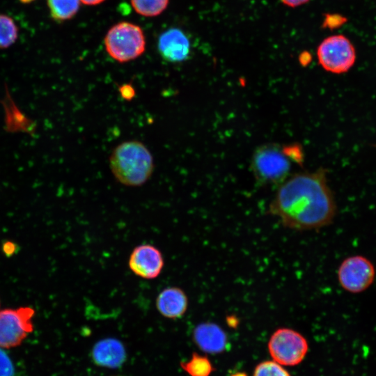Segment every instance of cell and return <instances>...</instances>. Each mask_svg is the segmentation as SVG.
I'll list each match as a JSON object with an SVG mask.
<instances>
[{"instance_id":"ffe728a7","label":"cell","mask_w":376,"mask_h":376,"mask_svg":"<svg viewBox=\"0 0 376 376\" xmlns=\"http://www.w3.org/2000/svg\"><path fill=\"white\" fill-rule=\"evenodd\" d=\"M11 363L7 356L0 350V376L11 375Z\"/></svg>"},{"instance_id":"8992f818","label":"cell","mask_w":376,"mask_h":376,"mask_svg":"<svg viewBox=\"0 0 376 376\" xmlns=\"http://www.w3.org/2000/svg\"><path fill=\"white\" fill-rule=\"evenodd\" d=\"M317 56L320 65L326 71L342 74L354 65L356 52L347 37L335 35L322 41L317 49Z\"/></svg>"},{"instance_id":"30bf717a","label":"cell","mask_w":376,"mask_h":376,"mask_svg":"<svg viewBox=\"0 0 376 376\" xmlns=\"http://www.w3.org/2000/svg\"><path fill=\"white\" fill-rule=\"evenodd\" d=\"M193 340L196 346L207 354H219L227 347L228 339L225 331L212 322H202L193 331Z\"/></svg>"},{"instance_id":"ac0fdd59","label":"cell","mask_w":376,"mask_h":376,"mask_svg":"<svg viewBox=\"0 0 376 376\" xmlns=\"http://www.w3.org/2000/svg\"><path fill=\"white\" fill-rule=\"evenodd\" d=\"M253 376H291L282 365L275 361H264L259 363L253 370Z\"/></svg>"},{"instance_id":"2e32d148","label":"cell","mask_w":376,"mask_h":376,"mask_svg":"<svg viewBox=\"0 0 376 376\" xmlns=\"http://www.w3.org/2000/svg\"><path fill=\"white\" fill-rule=\"evenodd\" d=\"M169 0H130L134 10L144 17H155L167 8Z\"/></svg>"},{"instance_id":"3957f363","label":"cell","mask_w":376,"mask_h":376,"mask_svg":"<svg viewBox=\"0 0 376 376\" xmlns=\"http://www.w3.org/2000/svg\"><path fill=\"white\" fill-rule=\"evenodd\" d=\"M109 164L116 180L129 187L146 183L154 169L153 157L148 148L133 140L123 142L113 149Z\"/></svg>"},{"instance_id":"9c48e42d","label":"cell","mask_w":376,"mask_h":376,"mask_svg":"<svg viewBox=\"0 0 376 376\" xmlns=\"http://www.w3.org/2000/svg\"><path fill=\"white\" fill-rule=\"evenodd\" d=\"M128 265L135 275L145 279H153L162 272L164 260L158 248L152 244H143L132 250Z\"/></svg>"},{"instance_id":"7402d4cb","label":"cell","mask_w":376,"mask_h":376,"mask_svg":"<svg viewBox=\"0 0 376 376\" xmlns=\"http://www.w3.org/2000/svg\"><path fill=\"white\" fill-rule=\"evenodd\" d=\"M282 3L290 7H297L303 5L310 0H281Z\"/></svg>"},{"instance_id":"d4e9b609","label":"cell","mask_w":376,"mask_h":376,"mask_svg":"<svg viewBox=\"0 0 376 376\" xmlns=\"http://www.w3.org/2000/svg\"><path fill=\"white\" fill-rule=\"evenodd\" d=\"M232 376H246V375L244 373H237L235 374L232 375Z\"/></svg>"},{"instance_id":"4fadbf2b","label":"cell","mask_w":376,"mask_h":376,"mask_svg":"<svg viewBox=\"0 0 376 376\" xmlns=\"http://www.w3.org/2000/svg\"><path fill=\"white\" fill-rule=\"evenodd\" d=\"M156 308L164 318L178 319L182 318L188 308V298L185 292L178 287L163 289L156 298Z\"/></svg>"},{"instance_id":"7c38bea8","label":"cell","mask_w":376,"mask_h":376,"mask_svg":"<svg viewBox=\"0 0 376 376\" xmlns=\"http://www.w3.org/2000/svg\"><path fill=\"white\" fill-rule=\"evenodd\" d=\"M91 357L98 366L116 368L125 361L127 354L121 341L107 338L97 341L93 347Z\"/></svg>"},{"instance_id":"5b68a950","label":"cell","mask_w":376,"mask_h":376,"mask_svg":"<svg viewBox=\"0 0 376 376\" xmlns=\"http://www.w3.org/2000/svg\"><path fill=\"white\" fill-rule=\"evenodd\" d=\"M267 348L272 359L282 366H294L305 358L308 343L299 332L288 327H280L271 335Z\"/></svg>"},{"instance_id":"52a82bcc","label":"cell","mask_w":376,"mask_h":376,"mask_svg":"<svg viewBox=\"0 0 376 376\" xmlns=\"http://www.w3.org/2000/svg\"><path fill=\"white\" fill-rule=\"evenodd\" d=\"M34 313L29 306L0 311V347L11 348L20 345L33 330Z\"/></svg>"},{"instance_id":"9a60e30c","label":"cell","mask_w":376,"mask_h":376,"mask_svg":"<svg viewBox=\"0 0 376 376\" xmlns=\"http://www.w3.org/2000/svg\"><path fill=\"white\" fill-rule=\"evenodd\" d=\"M180 365L190 376H210L214 370L210 359L197 352H193L189 360L181 361Z\"/></svg>"},{"instance_id":"8fae6325","label":"cell","mask_w":376,"mask_h":376,"mask_svg":"<svg viewBox=\"0 0 376 376\" xmlns=\"http://www.w3.org/2000/svg\"><path fill=\"white\" fill-rule=\"evenodd\" d=\"M157 47L162 57L173 63L187 60L191 52L188 38L180 29L175 28L166 31L159 36Z\"/></svg>"},{"instance_id":"7a4b0ae2","label":"cell","mask_w":376,"mask_h":376,"mask_svg":"<svg viewBox=\"0 0 376 376\" xmlns=\"http://www.w3.org/2000/svg\"><path fill=\"white\" fill-rule=\"evenodd\" d=\"M304 151L301 144L268 143L258 146L251 160V170L260 185H281L295 166H302Z\"/></svg>"},{"instance_id":"d6986e66","label":"cell","mask_w":376,"mask_h":376,"mask_svg":"<svg viewBox=\"0 0 376 376\" xmlns=\"http://www.w3.org/2000/svg\"><path fill=\"white\" fill-rule=\"evenodd\" d=\"M346 18L337 14H327L322 24L323 28L336 29L346 22Z\"/></svg>"},{"instance_id":"277c9868","label":"cell","mask_w":376,"mask_h":376,"mask_svg":"<svg viewBox=\"0 0 376 376\" xmlns=\"http://www.w3.org/2000/svg\"><path fill=\"white\" fill-rule=\"evenodd\" d=\"M109 55L119 63L132 61L146 49V38L141 28L136 24L121 22L110 28L104 38Z\"/></svg>"},{"instance_id":"484cf974","label":"cell","mask_w":376,"mask_h":376,"mask_svg":"<svg viewBox=\"0 0 376 376\" xmlns=\"http://www.w3.org/2000/svg\"><path fill=\"white\" fill-rule=\"evenodd\" d=\"M23 3H29L35 0H19Z\"/></svg>"},{"instance_id":"cb8c5ba5","label":"cell","mask_w":376,"mask_h":376,"mask_svg":"<svg viewBox=\"0 0 376 376\" xmlns=\"http://www.w3.org/2000/svg\"><path fill=\"white\" fill-rule=\"evenodd\" d=\"M105 0H80V2L87 6H95L102 3Z\"/></svg>"},{"instance_id":"ba28073f","label":"cell","mask_w":376,"mask_h":376,"mask_svg":"<svg viewBox=\"0 0 376 376\" xmlns=\"http://www.w3.org/2000/svg\"><path fill=\"white\" fill-rule=\"evenodd\" d=\"M375 269L366 258L354 256L345 259L338 270V279L343 289L353 293L362 292L373 283Z\"/></svg>"},{"instance_id":"603a6c76","label":"cell","mask_w":376,"mask_h":376,"mask_svg":"<svg viewBox=\"0 0 376 376\" xmlns=\"http://www.w3.org/2000/svg\"><path fill=\"white\" fill-rule=\"evenodd\" d=\"M311 59V54L308 52H302L299 56V61L302 65H307Z\"/></svg>"},{"instance_id":"44dd1931","label":"cell","mask_w":376,"mask_h":376,"mask_svg":"<svg viewBox=\"0 0 376 376\" xmlns=\"http://www.w3.org/2000/svg\"><path fill=\"white\" fill-rule=\"evenodd\" d=\"M121 96L126 100H131L134 96L135 92L134 88L130 84L122 85L119 88Z\"/></svg>"},{"instance_id":"5bb4252c","label":"cell","mask_w":376,"mask_h":376,"mask_svg":"<svg viewBox=\"0 0 376 376\" xmlns=\"http://www.w3.org/2000/svg\"><path fill=\"white\" fill-rule=\"evenodd\" d=\"M52 17L63 22L73 17L77 13L80 0H47Z\"/></svg>"},{"instance_id":"6da1fadb","label":"cell","mask_w":376,"mask_h":376,"mask_svg":"<svg viewBox=\"0 0 376 376\" xmlns=\"http://www.w3.org/2000/svg\"><path fill=\"white\" fill-rule=\"evenodd\" d=\"M327 171L291 175L279 187L269 205L268 213L282 225L298 231L318 230L332 223L336 204L327 184Z\"/></svg>"},{"instance_id":"e0dca14e","label":"cell","mask_w":376,"mask_h":376,"mask_svg":"<svg viewBox=\"0 0 376 376\" xmlns=\"http://www.w3.org/2000/svg\"><path fill=\"white\" fill-rule=\"evenodd\" d=\"M17 36L18 29L13 19L8 15L0 14V49L13 45Z\"/></svg>"}]
</instances>
